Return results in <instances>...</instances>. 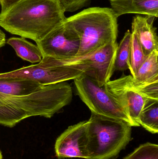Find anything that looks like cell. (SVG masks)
<instances>
[{
  "instance_id": "6da1fadb",
  "label": "cell",
  "mask_w": 158,
  "mask_h": 159,
  "mask_svg": "<svg viewBox=\"0 0 158 159\" xmlns=\"http://www.w3.org/2000/svg\"><path fill=\"white\" fill-rule=\"evenodd\" d=\"M66 18L58 0H23L0 13V26L11 34L41 41Z\"/></svg>"
},
{
  "instance_id": "7a4b0ae2",
  "label": "cell",
  "mask_w": 158,
  "mask_h": 159,
  "mask_svg": "<svg viewBox=\"0 0 158 159\" xmlns=\"http://www.w3.org/2000/svg\"><path fill=\"white\" fill-rule=\"evenodd\" d=\"M72 97V88L65 81L43 86L26 96L0 98V124L12 128L30 117L51 118L69 104Z\"/></svg>"
},
{
  "instance_id": "3957f363",
  "label": "cell",
  "mask_w": 158,
  "mask_h": 159,
  "mask_svg": "<svg viewBox=\"0 0 158 159\" xmlns=\"http://www.w3.org/2000/svg\"><path fill=\"white\" fill-rule=\"evenodd\" d=\"M117 18L111 8L101 7L86 8L66 18L64 24L80 41L75 58L89 56L109 44L117 43Z\"/></svg>"
},
{
  "instance_id": "277c9868",
  "label": "cell",
  "mask_w": 158,
  "mask_h": 159,
  "mask_svg": "<svg viewBox=\"0 0 158 159\" xmlns=\"http://www.w3.org/2000/svg\"><path fill=\"white\" fill-rule=\"evenodd\" d=\"M88 121L89 159H115L131 139L132 127L125 121L93 113Z\"/></svg>"
},
{
  "instance_id": "5b68a950",
  "label": "cell",
  "mask_w": 158,
  "mask_h": 159,
  "mask_svg": "<svg viewBox=\"0 0 158 159\" xmlns=\"http://www.w3.org/2000/svg\"><path fill=\"white\" fill-rule=\"evenodd\" d=\"M78 96L90 109L98 116L122 120L136 127L122 107L107 93L104 87L83 74L74 80Z\"/></svg>"
},
{
  "instance_id": "8992f818",
  "label": "cell",
  "mask_w": 158,
  "mask_h": 159,
  "mask_svg": "<svg viewBox=\"0 0 158 159\" xmlns=\"http://www.w3.org/2000/svg\"><path fill=\"white\" fill-rule=\"evenodd\" d=\"M85 72L86 69L83 67L60 66L55 59L43 57L41 61L35 65L0 73V78L30 80L44 86L76 79Z\"/></svg>"
},
{
  "instance_id": "52a82bcc",
  "label": "cell",
  "mask_w": 158,
  "mask_h": 159,
  "mask_svg": "<svg viewBox=\"0 0 158 159\" xmlns=\"http://www.w3.org/2000/svg\"><path fill=\"white\" fill-rule=\"evenodd\" d=\"M118 44H109L100 50L86 57L68 60H59L61 66H81L86 69L85 75L96 81L100 87L110 80L114 72V63Z\"/></svg>"
},
{
  "instance_id": "ba28073f",
  "label": "cell",
  "mask_w": 158,
  "mask_h": 159,
  "mask_svg": "<svg viewBox=\"0 0 158 159\" xmlns=\"http://www.w3.org/2000/svg\"><path fill=\"white\" fill-rule=\"evenodd\" d=\"M104 88L107 93L122 107L136 127L139 116L147 100L133 83L131 75H123L114 80H109Z\"/></svg>"
},
{
  "instance_id": "9c48e42d",
  "label": "cell",
  "mask_w": 158,
  "mask_h": 159,
  "mask_svg": "<svg viewBox=\"0 0 158 159\" xmlns=\"http://www.w3.org/2000/svg\"><path fill=\"white\" fill-rule=\"evenodd\" d=\"M36 43L41 49L43 57L59 60L75 58L80 47L79 38L64 23Z\"/></svg>"
},
{
  "instance_id": "30bf717a",
  "label": "cell",
  "mask_w": 158,
  "mask_h": 159,
  "mask_svg": "<svg viewBox=\"0 0 158 159\" xmlns=\"http://www.w3.org/2000/svg\"><path fill=\"white\" fill-rule=\"evenodd\" d=\"M88 123V120H85L70 126L57 139L55 151L58 158L89 159L87 138Z\"/></svg>"
},
{
  "instance_id": "8fae6325",
  "label": "cell",
  "mask_w": 158,
  "mask_h": 159,
  "mask_svg": "<svg viewBox=\"0 0 158 159\" xmlns=\"http://www.w3.org/2000/svg\"><path fill=\"white\" fill-rule=\"evenodd\" d=\"M155 17L135 16L132 22V32L136 36L145 54L148 56L152 51L158 50L156 28L154 27Z\"/></svg>"
},
{
  "instance_id": "7c38bea8",
  "label": "cell",
  "mask_w": 158,
  "mask_h": 159,
  "mask_svg": "<svg viewBox=\"0 0 158 159\" xmlns=\"http://www.w3.org/2000/svg\"><path fill=\"white\" fill-rule=\"evenodd\" d=\"M117 18L128 14L157 18L158 0H109Z\"/></svg>"
},
{
  "instance_id": "4fadbf2b",
  "label": "cell",
  "mask_w": 158,
  "mask_h": 159,
  "mask_svg": "<svg viewBox=\"0 0 158 159\" xmlns=\"http://www.w3.org/2000/svg\"><path fill=\"white\" fill-rule=\"evenodd\" d=\"M43 86L30 80L0 78V93L6 95L26 96L39 90Z\"/></svg>"
},
{
  "instance_id": "5bb4252c",
  "label": "cell",
  "mask_w": 158,
  "mask_h": 159,
  "mask_svg": "<svg viewBox=\"0 0 158 159\" xmlns=\"http://www.w3.org/2000/svg\"><path fill=\"white\" fill-rule=\"evenodd\" d=\"M135 85H142L158 82V50L152 51L132 77Z\"/></svg>"
},
{
  "instance_id": "9a60e30c",
  "label": "cell",
  "mask_w": 158,
  "mask_h": 159,
  "mask_svg": "<svg viewBox=\"0 0 158 159\" xmlns=\"http://www.w3.org/2000/svg\"><path fill=\"white\" fill-rule=\"evenodd\" d=\"M7 43L11 46L17 55L23 60L32 63H38L43 58L42 53L37 45L33 44L23 37H11Z\"/></svg>"
},
{
  "instance_id": "2e32d148",
  "label": "cell",
  "mask_w": 158,
  "mask_h": 159,
  "mask_svg": "<svg viewBox=\"0 0 158 159\" xmlns=\"http://www.w3.org/2000/svg\"><path fill=\"white\" fill-rule=\"evenodd\" d=\"M138 123L152 134L158 133V101L147 100L138 118Z\"/></svg>"
},
{
  "instance_id": "e0dca14e",
  "label": "cell",
  "mask_w": 158,
  "mask_h": 159,
  "mask_svg": "<svg viewBox=\"0 0 158 159\" xmlns=\"http://www.w3.org/2000/svg\"><path fill=\"white\" fill-rule=\"evenodd\" d=\"M131 33L128 30L118 44L114 63V71H125L129 69V59L131 41Z\"/></svg>"
},
{
  "instance_id": "ac0fdd59",
  "label": "cell",
  "mask_w": 158,
  "mask_h": 159,
  "mask_svg": "<svg viewBox=\"0 0 158 159\" xmlns=\"http://www.w3.org/2000/svg\"><path fill=\"white\" fill-rule=\"evenodd\" d=\"M131 41L129 59V70L132 77H134L138 69L146 59L147 56L145 54L137 38L131 33Z\"/></svg>"
},
{
  "instance_id": "d6986e66",
  "label": "cell",
  "mask_w": 158,
  "mask_h": 159,
  "mask_svg": "<svg viewBox=\"0 0 158 159\" xmlns=\"http://www.w3.org/2000/svg\"><path fill=\"white\" fill-rule=\"evenodd\" d=\"M123 159H158V145L150 143L141 145Z\"/></svg>"
},
{
  "instance_id": "ffe728a7",
  "label": "cell",
  "mask_w": 158,
  "mask_h": 159,
  "mask_svg": "<svg viewBox=\"0 0 158 159\" xmlns=\"http://www.w3.org/2000/svg\"><path fill=\"white\" fill-rule=\"evenodd\" d=\"M92 0H58L64 12H73L90 4Z\"/></svg>"
},
{
  "instance_id": "44dd1931",
  "label": "cell",
  "mask_w": 158,
  "mask_h": 159,
  "mask_svg": "<svg viewBox=\"0 0 158 159\" xmlns=\"http://www.w3.org/2000/svg\"><path fill=\"white\" fill-rule=\"evenodd\" d=\"M23 0H0L1 7V14L5 13L15 5Z\"/></svg>"
},
{
  "instance_id": "7402d4cb",
  "label": "cell",
  "mask_w": 158,
  "mask_h": 159,
  "mask_svg": "<svg viewBox=\"0 0 158 159\" xmlns=\"http://www.w3.org/2000/svg\"><path fill=\"white\" fill-rule=\"evenodd\" d=\"M6 43V35L0 29V48L4 46Z\"/></svg>"
},
{
  "instance_id": "603a6c76",
  "label": "cell",
  "mask_w": 158,
  "mask_h": 159,
  "mask_svg": "<svg viewBox=\"0 0 158 159\" xmlns=\"http://www.w3.org/2000/svg\"><path fill=\"white\" fill-rule=\"evenodd\" d=\"M9 96L8 95H6V94H3V93H0V98H4V97H6V96Z\"/></svg>"
},
{
  "instance_id": "cb8c5ba5",
  "label": "cell",
  "mask_w": 158,
  "mask_h": 159,
  "mask_svg": "<svg viewBox=\"0 0 158 159\" xmlns=\"http://www.w3.org/2000/svg\"><path fill=\"white\" fill-rule=\"evenodd\" d=\"M0 159H2V155L1 150H0Z\"/></svg>"
}]
</instances>
